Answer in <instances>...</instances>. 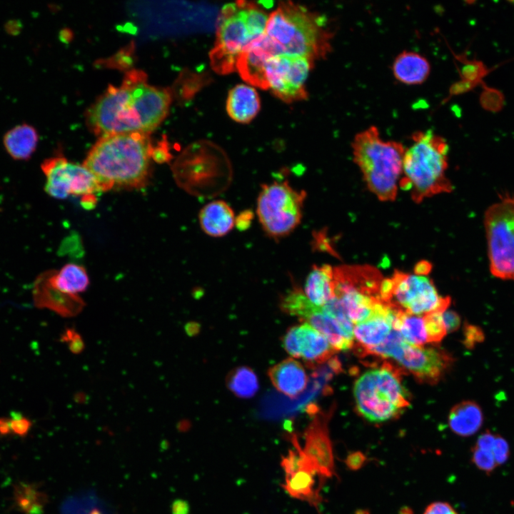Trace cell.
<instances>
[{
  "mask_svg": "<svg viewBox=\"0 0 514 514\" xmlns=\"http://www.w3.org/2000/svg\"><path fill=\"white\" fill-rule=\"evenodd\" d=\"M171 97L166 89L149 85L143 74L131 72L119 86H110L91 106L88 122L101 136L148 134L168 114Z\"/></svg>",
  "mask_w": 514,
  "mask_h": 514,
  "instance_id": "1",
  "label": "cell"
},
{
  "mask_svg": "<svg viewBox=\"0 0 514 514\" xmlns=\"http://www.w3.org/2000/svg\"><path fill=\"white\" fill-rule=\"evenodd\" d=\"M153 153L147 133L104 135L92 146L83 165L102 191L139 188L148 181Z\"/></svg>",
  "mask_w": 514,
  "mask_h": 514,
  "instance_id": "2",
  "label": "cell"
},
{
  "mask_svg": "<svg viewBox=\"0 0 514 514\" xmlns=\"http://www.w3.org/2000/svg\"><path fill=\"white\" fill-rule=\"evenodd\" d=\"M265 33L283 54L313 63L331 51L333 36L326 16L291 1L281 2L269 15Z\"/></svg>",
  "mask_w": 514,
  "mask_h": 514,
  "instance_id": "3",
  "label": "cell"
},
{
  "mask_svg": "<svg viewBox=\"0 0 514 514\" xmlns=\"http://www.w3.org/2000/svg\"><path fill=\"white\" fill-rule=\"evenodd\" d=\"M411 140L403 155L399 188L408 191L416 203L450 193L453 186L446 176L449 147L445 139L426 130L413 133Z\"/></svg>",
  "mask_w": 514,
  "mask_h": 514,
  "instance_id": "4",
  "label": "cell"
},
{
  "mask_svg": "<svg viewBox=\"0 0 514 514\" xmlns=\"http://www.w3.org/2000/svg\"><path fill=\"white\" fill-rule=\"evenodd\" d=\"M353 161L368 189L383 201L395 200L405 148L400 142L384 140L371 126L356 134L351 143Z\"/></svg>",
  "mask_w": 514,
  "mask_h": 514,
  "instance_id": "5",
  "label": "cell"
},
{
  "mask_svg": "<svg viewBox=\"0 0 514 514\" xmlns=\"http://www.w3.org/2000/svg\"><path fill=\"white\" fill-rule=\"evenodd\" d=\"M401 371L389 363L369 370L355 383L356 409L366 420L381 423L394 418L410 405L401 383Z\"/></svg>",
  "mask_w": 514,
  "mask_h": 514,
  "instance_id": "6",
  "label": "cell"
},
{
  "mask_svg": "<svg viewBox=\"0 0 514 514\" xmlns=\"http://www.w3.org/2000/svg\"><path fill=\"white\" fill-rule=\"evenodd\" d=\"M306 193L296 190L287 181L261 185L256 215L266 235L274 239L291 234L301 223Z\"/></svg>",
  "mask_w": 514,
  "mask_h": 514,
  "instance_id": "7",
  "label": "cell"
},
{
  "mask_svg": "<svg viewBox=\"0 0 514 514\" xmlns=\"http://www.w3.org/2000/svg\"><path fill=\"white\" fill-rule=\"evenodd\" d=\"M380 296L392 309L416 316L444 312L450 304V298L440 296L427 275L399 271L383 279Z\"/></svg>",
  "mask_w": 514,
  "mask_h": 514,
  "instance_id": "8",
  "label": "cell"
},
{
  "mask_svg": "<svg viewBox=\"0 0 514 514\" xmlns=\"http://www.w3.org/2000/svg\"><path fill=\"white\" fill-rule=\"evenodd\" d=\"M248 4V1H236L225 5L221 11L216 43L210 53L211 67L219 74L236 70L243 50L259 37L250 25Z\"/></svg>",
  "mask_w": 514,
  "mask_h": 514,
  "instance_id": "9",
  "label": "cell"
},
{
  "mask_svg": "<svg viewBox=\"0 0 514 514\" xmlns=\"http://www.w3.org/2000/svg\"><path fill=\"white\" fill-rule=\"evenodd\" d=\"M484 224L491 274L514 281V197L504 196L489 206Z\"/></svg>",
  "mask_w": 514,
  "mask_h": 514,
  "instance_id": "10",
  "label": "cell"
},
{
  "mask_svg": "<svg viewBox=\"0 0 514 514\" xmlns=\"http://www.w3.org/2000/svg\"><path fill=\"white\" fill-rule=\"evenodd\" d=\"M378 352L381 358L394 359L419 381L428 383H437L453 362L452 356L445 351L408 343L395 330L379 346Z\"/></svg>",
  "mask_w": 514,
  "mask_h": 514,
  "instance_id": "11",
  "label": "cell"
},
{
  "mask_svg": "<svg viewBox=\"0 0 514 514\" xmlns=\"http://www.w3.org/2000/svg\"><path fill=\"white\" fill-rule=\"evenodd\" d=\"M46 177V192L57 199L70 196H87L101 191L94 176L84 166L56 156L46 159L41 165Z\"/></svg>",
  "mask_w": 514,
  "mask_h": 514,
  "instance_id": "12",
  "label": "cell"
},
{
  "mask_svg": "<svg viewBox=\"0 0 514 514\" xmlns=\"http://www.w3.org/2000/svg\"><path fill=\"white\" fill-rule=\"evenodd\" d=\"M313 65L301 56L282 54L271 57L266 67L268 89L287 103L306 99L305 84Z\"/></svg>",
  "mask_w": 514,
  "mask_h": 514,
  "instance_id": "13",
  "label": "cell"
},
{
  "mask_svg": "<svg viewBox=\"0 0 514 514\" xmlns=\"http://www.w3.org/2000/svg\"><path fill=\"white\" fill-rule=\"evenodd\" d=\"M333 410L320 411L316 406L308 410L313 416L304 431L303 453L308 458L317 475L322 478H332L335 474L334 459L329 437L328 422Z\"/></svg>",
  "mask_w": 514,
  "mask_h": 514,
  "instance_id": "14",
  "label": "cell"
},
{
  "mask_svg": "<svg viewBox=\"0 0 514 514\" xmlns=\"http://www.w3.org/2000/svg\"><path fill=\"white\" fill-rule=\"evenodd\" d=\"M286 351L313 366L331 360L337 351L328 339L307 323L291 327L283 338Z\"/></svg>",
  "mask_w": 514,
  "mask_h": 514,
  "instance_id": "15",
  "label": "cell"
},
{
  "mask_svg": "<svg viewBox=\"0 0 514 514\" xmlns=\"http://www.w3.org/2000/svg\"><path fill=\"white\" fill-rule=\"evenodd\" d=\"M278 54H282L281 50L265 33L243 50L236 64V70L247 83L266 90V64L271 57Z\"/></svg>",
  "mask_w": 514,
  "mask_h": 514,
  "instance_id": "16",
  "label": "cell"
},
{
  "mask_svg": "<svg viewBox=\"0 0 514 514\" xmlns=\"http://www.w3.org/2000/svg\"><path fill=\"white\" fill-rule=\"evenodd\" d=\"M33 293L37 307L50 309L63 317L76 316L85 306L79 296L66 295L52 287L44 274L36 279Z\"/></svg>",
  "mask_w": 514,
  "mask_h": 514,
  "instance_id": "17",
  "label": "cell"
},
{
  "mask_svg": "<svg viewBox=\"0 0 514 514\" xmlns=\"http://www.w3.org/2000/svg\"><path fill=\"white\" fill-rule=\"evenodd\" d=\"M299 319L322 333L337 351H347L353 347V335L349 333L338 321L326 313L321 307L311 302Z\"/></svg>",
  "mask_w": 514,
  "mask_h": 514,
  "instance_id": "18",
  "label": "cell"
},
{
  "mask_svg": "<svg viewBox=\"0 0 514 514\" xmlns=\"http://www.w3.org/2000/svg\"><path fill=\"white\" fill-rule=\"evenodd\" d=\"M395 312L386 305L368 319L354 325L353 337L365 355L381 345L390 334Z\"/></svg>",
  "mask_w": 514,
  "mask_h": 514,
  "instance_id": "19",
  "label": "cell"
},
{
  "mask_svg": "<svg viewBox=\"0 0 514 514\" xmlns=\"http://www.w3.org/2000/svg\"><path fill=\"white\" fill-rule=\"evenodd\" d=\"M269 378L277 390L290 398H296L306 388L308 376L302 364L288 358L268 370Z\"/></svg>",
  "mask_w": 514,
  "mask_h": 514,
  "instance_id": "20",
  "label": "cell"
},
{
  "mask_svg": "<svg viewBox=\"0 0 514 514\" xmlns=\"http://www.w3.org/2000/svg\"><path fill=\"white\" fill-rule=\"evenodd\" d=\"M198 218L202 231L214 238L227 235L235 226L233 210L223 200H214L206 204L201 209Z\"/></svg>",
  "mask_w": 514,
  "mask_h": 514,
  "instance_id": "21",
  "label": "cell"
},
{
  "mask_svg": "<svg viewBox=\"0 0 514 514\" xmlns=\"http://www.w3.org/2000/svg\"><path fill=\"white\" fill-rule=\"evenodd\" d=\"M392 70L395 78L400 82L407 85H417L427 79L430 65L423 55L405 50L396 56Z\"/></svg>",
  "mask_w": 514,
  "mask_h": 514,
  "instance_id": "22",
  "label": "cell"
},
{
  "mask_svg": "<svg viewBox=\"0 0 514 514\" xmlns=\"http://www.w3.org/2000/svg\"><path fill=\"white\" fill-rule=\"evenodd\" d=\"M307 298L317 306H323L335 296L333 266H313L306 277L303 290Z\"/></svg>",
  "mask_w": 514,
  "mask_h": 514,
  "instance_id": "23",
  "label": "cell"
},
{
  "mask_svg": "<svg viewBox=\"0 0 514 514\" xmlns=\"http://www.w3.org/2000/svg\"><path fill=\"white\" fill-rule=\"evenodd\" d=\"M260 109V99L256 89L250 86L239 84L228 94L226 110L234 121L246 124L250 122Z\"/></svg>",
  "mask_w": 514,
  "mask_h": 514,
  "instance_id": "24",
  "label": "cell"
},
{
  "mask_svg": "<svg viewBox=\"0 0 514 514\" xmlns=\"http://www.w3.org/2000/svg\"><path fill=\"white\" fill-rule=\"evenodd\" d=\"M450 430L458 435L468 437L478 431L483 423V413L473 400H463L454 405L448 415Z\"/></svg>",
  "mask_w": 514,
  "mask_h": 514,
  "instance_id": "25",
  "label": "cell"
},
{
  "mask_svg": "<svg viewBox=\"0 0 514 514\" xmlns=\"http://www.w3.org/2000/svg\"><path fill=\"white\" fill-rule=\"evenodd\" d=\"M48 283L57 291L70 296H79L89 285V278L84 267L68 263L59 271L44 274Z\"/></svg>",
  "mask_w": 514,
  "mask_h": 514,
  "instance_id": "26",
  "label": "cell"
},
{
  "mask_svg": "<svg viewBox=\"0 0 514 514\" xmlns=\"http://www.w3.org/2000/svg\"><path fill=\"white\" fill-rule=\"evenodd\" d=\"M39 136L31 125L22 124L9 130L4 136L6 152L15 160H28L34 153Z\"/></svg>",
  "mask_w": 514,
  "mask_h": 514,
  "instance_id": "27",
  "label": "cell"
},
{
  "mask_svg": "<svg viewBox=\"0 0 514 514\" xmlns=\"http://www.w3.org/2000/svg\"><path fill=\"white\" fill-rule=\"evenodd\" d=\"M316 475L306 470H299L292 475H286L282 487L291 497L306 501L318 508L321 497L320 490L314 488Z\"/></svg>",
  "mask_w": 514,
  "mask_h": 514,
  "instance_id": "28",
  "label": "cell"
},
{
  "mask_svg": "<svg viewBox=\"0 0 514 514\" xmlns=\"http://www.w3.org/2000/svg\"><path fill=\"white\" fill-rule=\"evenodd\" d=\"M393 329L398 331L408 343L423 346L428 343L423 316L406 313L395 311L393 321Z\"/></svg>",
  "mask_w": 514,
  "mask_h": 514,
  "instance_id": "29",
  "label": "cell"
},
{
  "mask_svg": "<svg viewBox=\"0 0 514 514\" xmlns=\"http://www.w3.org/2000/svg\"><path fill=\"white\" fill-rule=\"evenodd\" d=\"M495 437L496 433L487 430L478 438L472 448V462L486 474H490L498 467L493 454Z\"/></svg>",
  "mask_w": 514,
  "mask_h": 514,
  "instance_id": "30",
  "label": "cell"
},
{
  "mask_svg": "<svg viewBox=\"0 0 514 514\" xmlns=\"http://www.w3.org/2000/svg\"><path fill=\"white\" fill-rule=\"evenodd\" d=\"M226 383L229 390L241 398H251L258 389L256 373L246 366L238 367L232 371L227 377Z\"/></svg>",
  "mask_w": 514,
  "mask_h": 514,
  "instance_id": "31",
  "label": "cell"
},
{
  "mask_svg": "<svg viewBox=\"0 0 514 514\" xmlns=\"http://www.w3.org/2000/svg\"><path fill=\"white\" fill-rule=\"evenodd\" d=\"M14 500L24 514H41L46 503V495L33 485L20 483L15 487Z\"/></svg>",
  "mask_w": 514,
  "mask_h": 514,
  "instance_id": "32",
  "label": "cell"
},
{
  "mask_svg": "<svg viewBox=\"0 0 514 514\" xmlns=\"http://www.w3.org/2000/svg\"><path fill=\"white\" fill-rule=\"evenodd\" d=\"M82 497L68 500L64 505L63 514H111L98 498L91 495Z\"/></svg>",
  "mask_w": 514,
  "mask_h": 514,
  "instance_id": "33",
  "label": "cell"
},
{
  "mask_svg": "<svg viewBox=\"0 0 514 514\" xmlns=\"http://www.w3.org/2000/svg\"><path fill=\"white\" fill-rule=\"evenodd\" d=\"M443 313L435 311L423 316L428 343H438L448 333L443 318Z\"/></svg>",
  "mask_w": 514,
  "mask_h": 514,
  "instance_id": "34",
  "label": "cell"
},
{
  "mask_svg": "<svg viewBox=\"0 0 514 514\" xmlns=\"http://www.w3.org/2000/svg\"><path fill=\"white\" fill-rule=\"evenodd\" d=\"M490 70L478 61H466L462 68V74L464 81L480 84L482 79L486 76Z\"/></svg>",
  "mask_w": 514,
  "mask_h": 514,
  "instance_id": "35",
  "label": "cell"
},
{
  "mask_svg": "<svg viewBox=\"0 0 514 514\" xmlns=\"http://www.w3.org/2000/svg\"><path fill=\"white\" fill-rule=\"evenodd\" d=\"M29 427V421L18 414L10 419H0V432L3 434L14 433L24 435L27 433Z\"/></svg>",
  "mask_w": 514,
  "mask_h": 514,
  "instance_id": "36",
  "label": "cell"
},
{
  "mask_svg": "<svg viewBox=\"0 0 514 514\" xmlns=\"http://www.w3.org/2000/svg\"><path fill=\"white\" fill-rule=\"evenodd\" d=\"M61 340L68 344L70 351L74 354H79L85 348L81 336L74 328H67L63 333Z\"/></svg>",
  "mask_w": 514,
  "mask_h": 514,
  "instance_id": "37",
  "label": "cell"
},
{
  "mask_svg": "<svg viewBox=\"0 0 514 514\" xmlns=\"http://www.w3.org/2000/svg\"><path fill=\"white\" fill-rule=\"evenodd\" d=\"M281 466L286 475H292L301 469V456L296 450H289L288 454L281 457Z\"/></svg>",
  "mask_w": 514,
  "mask_h": 514,
  "instance_id": "38",
  "label": "cell"
},
{
  "mask_svg": "<svg viewBox=\"0 0 514 514\" xmlns=\"http://www.w3.org/2000/svg\"><path fill=\"white\" fill-rule=\"evenodd\" d=\"M493 454L498 466L504 464L510 456L508 443L499 434H496Z\"/></svg>",
  "mask_w": 514,
  "mask_h": 514,
  "instance_id": "39",
  "label": "cell"
},
{
  "mask_svg": "<svg viewBox=\"0 0 514 514\" xmlns=\"http://www.w3.org/2000/svg\"><path fill=\"white\" fill-rule=\"evenodd\" d=\"M481 96L483 106L490 111H498L503 104L502 94L495 90L486 89Z\"/></svg>",
  "mask_w": 514,
  "mask_h": 514,
  "instance_id": "40",
  "label": "cell"
},
{
  "mask_svg": "<svg viewBox=\"0 0 514 514\" xmlns=\"http://www.w3.org/2000/svg\"><path fill=\"white\" fill-rule=\"evenodd\" d=\"M464 344L468 348H473L476 344L483 341L485 335L480 327L473 325H466L464 330Z\"/></svg>",
  "mask_w": 514,
  "mask_h": 514,
  "instance_id": "41",
  "label": "cell"
},
{
  "mask_svg": "<svg viewBox=\"0 0 514 514\" xmlns=\"http://www.w3.org/2000/svg\"><path fill=\"white\" fill-rule=\"evenodd\" d=\"M423 514H458L449 503L435 502L427 506Z\"/></svg>",
  "mask_w": 514,
  "mask_h": 514,
  "instance_id": "42",
  "label": "cell"
},
{
  "mask_svg": "<svg viewBox=\"0 0 514 514\" xmlns=\"http://www.w3.org/2000/svg\"><path fill=\"white\" fill-rule=\"evenodd\" d=\"M443 321L447 333L454 332L460 326V318L459 315L453 311H445L443 313Z\"/></svg>",
  "mask_w": 514,
  "mask_h": 514,
  "instance_id": "43",
  "label": "cell"
},
{
  "mask_svg": "<svg viewBox=\"0 0 514 514\" xmlns=\"http://www.w3.org/2000/svg\"><path fill=\"white\" fill-rule=\"evenodd\" d=\"M366 462V456L359 451L349 454L346 459V464L352 470L361 468Z\"/></svg>",
  "mask_w": 514,
  "mask_h": 514,
  "instance_id": "44",
  "label": "cell"
},
{
  "mask_svg": "<svg viewBox=\"0 0 514 514\" xmlns=\"http://www.w3.org/2000/svg\"><path fill=\"white\" fill-rule=\"evenodd\" d=\"M253 217V215L251 211H244L236 216L235 226L241 231L245 230L251 226Z\"/></svg>",
  "mask_w": 514,
  "mask_h": 514,
  "instance_id": "45",
  "label": "cell"
},
{
  "mask_svg": "<svg viewBox=\"0 0 514 514\" xmlns=\"http://www.w3.org/2000/svg\"><path fill=\"white\" fill-rule=\"evenodd\" d=\"M190 510L189 503L183 499H176L171 505L172 514H188Z\"/></svg>",
  "mask_w": 514,
  "mask_h": 514,
  "instance_id": "46",
  "label": "cell"
},
{
  "mask_svg": "<svg viewBox=\"0 0 514 514\" xmlns=\"http://www.w3.org/2000/svg\"><path fill=\"white\" fill-rule=\"evenodd\" d=\"M74 400H75V401L80 403L85 402V400H86L85 393H76L75 395Z\"/></svg>",
  "mask_w": 514,
  "mask_h": 514,
  "instance_id": "47",
  "label": "cell"
},
{
  "mask_svg": "<svg viewBox=\"0 0 514 514\" xmlns=\"http://www.w3.org/2000/svg\"><path fill=\"white\" fill-rule=\"evenodd\" d=\"M511 3L514 4V1H511Z\"/></svg>",
  "mask_w": 514,
  "mask_h": 514,
  "instance_id": "48",
  "label": "cell"
}]
</instances>
